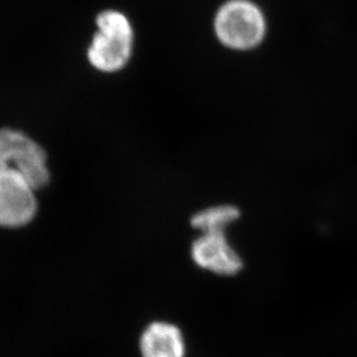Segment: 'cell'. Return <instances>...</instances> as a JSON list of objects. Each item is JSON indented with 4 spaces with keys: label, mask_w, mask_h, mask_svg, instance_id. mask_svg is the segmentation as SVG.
<instances>
[{
    "label": "cell",
    "mask_w": 357,
    "mask_h": 357,
    "mask_svg": "<svg viewBox=\"0 0 357 357\" xmlns=\"http://www.w3.org/2000/svg\"><path fill=\"white\" fill-rule=\"evenodd\" d=\"M195 263L204 270L231 277L243 268L242 258L234 249L226 233H202L192 244Z\"/></svg>",
    "instance_id": "5"
},
{
    "label": "cell",
    "mask_w": 357,
    "mask_h": 357,
    "mask_svg": "<svg viewBox=\"0 0 357 357\" xmlns=\"http://www.w3.org/2000/svg\"><path fill=\"white\" fill-rule=\"evenodd\" d=\"M98 33L87 56L91 66L105 73L117 72L128 64L133 47V29L128 17L117 10H105L96 17Z\"/></svg>",
    "instance_id": "2"
},
{
    "label": "cell",
    "mask_w": 357,
    "mask_h": 357,
    "mask_svg": "<svg viewBox=\"0 0 357 357\" xmlns=\"http://www.w3.org/2000/svg\"><path fill=\"white\" fill-rule=\"evenodd\" d=\"M213 28L223 47L246 52L261 45L268 26L266 15L252 0H227L216 12Z\"/></svg>",
    "instance_id": "1"
},
{
    "label": "cell",
    "mask_w": 357,
    "mask_h": 357,
    "mask_svg": "<svg viewBox=\"0 0 357 357\" xmlns=\"http://www.w3.org/2000/svg\"><path fill=\"white\" fill-rule=\"evenodd\" d=\"M13 169L35 190L47 185L50 172L47 153L24 132L0 128V174Z\"/></svg>",
    "instance_id": "3"
},
{
    "label": "cell",
    "mask_w": 357,
    "mask_h": 357,
    "mask_svg": "<svg viewBox=\"0 0 357 357\" xmlns=\"http://www.w3.org/2000/svg\"><path fill=\"white\" fill-rule=\"evenodd\" d=\"M241 211L234 205H216L202 209L193 215L191 225L200 233H226L227 228L236 222Z\"/></svg>",
    "instance_id": "7"
},
{
    "label": "cell",
    "mask_w": 357,
    "mask_h": 357,
    "mask_svg": "<svg viewBox=\"0 0 357 357\" xmlns=\"http://www.w3.org/2000/svg\"><path fill=\"white\" fill-rule=\"evenodd\" d=\"M35 189L13 169L0 174V226L27 225L36 213Z\"/></svg>",
    "instance_id": "4"
},
{
    "label": "cell",
    "mask_w": 357,
    "mask_h": 357,
    "mask_svg": "<svg viewBox=\"0 0 357 357\" xmlns=\"http://www.w3.org/2000/svg\"><path fill=\"white\" fill-rule=\"evenodd\" d=\"M142 357H184L185 344L182 333L172 324L149 325L140 340Z\"/></svg>",
    "instance_id": "6"
}]
</instances>
